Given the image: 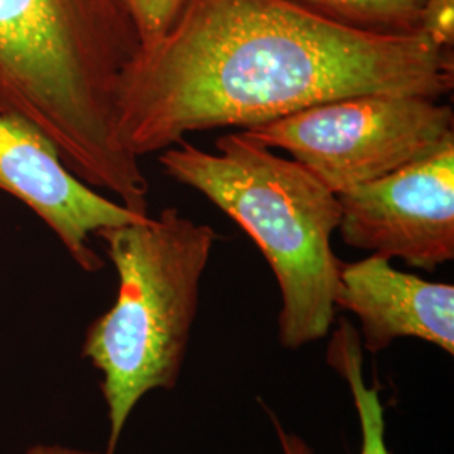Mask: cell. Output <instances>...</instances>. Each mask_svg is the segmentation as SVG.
<instances>
[{"label": "cell", "instance_id": "14", "mask_svg": "<svg viewBox=\"0 0 454 454\" xmlns=\"http://www.w3.org/2000/svg\"><path fill=\"white\" fill-rule=\"evenodd\" d=\"M26 454H99L93 451H82L74 448H66L59 444H35L33 448L27 450Z\"/></svg>", "mask_w": 454, "mask_h": 454}, {"label": "cell", "instance_id": "9", "mask_svg": "<svg viewBox=\"0 0 454 454\" xmlns=\"http://www.w3.org/2000/svg\"><path fill=\"white\" fill-rule=\"evenodd\" d=\"M326 364L347 382L360 422V454H390L386 442V411L380 399V386L365 380L364 348L358 328L347 318L337 320L330 330Z\"/></svg>", "mask_w": 454, "mask_h": 454}, {"label": "cell", "instance_id": "1", "mask_svg": "<svg viewBox=\"0 0 454 454\" xmlns=\"http://www.w3.org/2000/svg\"><path fill=\"white\" fill-rule=\"evenodd\" d=\"M453 52L427 33H358L288 0H187L123 71L118 135L142 159L189 133L246 130L339 98L441 99L453 91Z\"/></svg>", "mask_w": 454, "mask_h": 454}, {"label": "cell", "instance_id": "13", "mask_svg": "<svg viewBox=\"0 0 454 454\" xmlns=\"http://www.w3.org/2000/svg\"><path fill=\"white\" fill-rule=\"evenodd\" d=\"M262 406H264V404H262ZM264 409H266L270 419H271L273 426H275L276 434H278V441H279V446H281L283 454H317L305 439L301 438V436H298V434H294V433H290V431L279 422V419L276 418L275 412H273L270 407L264 406Z\"/></svg>", "mask_w": 454, "mask_h": 454}, {"label": "cell", "instance_id": "5", "mask_svg": "<svg viewBox=\"0 0 454 454\" xmlns=\"http://www.w3.org/2000/svg\"><path fill=\"white\" fill-rule=\"evenodd\" d=\"M285 150L333 194L382 179L454 144V112L438 98H339L243 130Z\"/></svg>", "mask_w": 454, "mask_h": 454}, {"label": "cell", "instance_id": "10", "mask_svg": "<svg viewBox=\"0 0 454 454\" xmlns=\"http://www.w3.org/2000/svg\"><path fill=\"white\" fill-rule=\"evenodd\" d=\"M313 16L375 35L426 33L429 0H288Z\"/></svg>", "mask_w": 454, "mask_h": 454}, {"label": "cell", "instance_id": "6", "mask_svg": "<svg viewBox=\"0 0 454 454\" xmlns=\"http://www.w3.org/2000/svg\"><path fill=\"white\" fill-rule=\"evenodd\" d=\"M341 241L433 273L454 260V144L339 194Z\"/></svg>", "mask_w": 454, "mask_h": 454}, {"label": "cell", "instance_id": "8", "mask_svg": "<svg viewBox=\"0 0 454 454\" xmlns=\"http://www.w3.org/2000/svg\"><path fill=\"white\" fill-rule=\"evenodd\" d=\"M335 309L360 322L364 352L377 356L399 339L427 341L454 354V286L395 270L371 254L339 266Z\"/></svg>", "mask_w": 454, "mask_h": 454}, {"label": "cell", "instance_id": "7", "mask_svg": "<svg viewBox=\"0 0 454 454\" xmlns=\"http://www.w3.org/2000/svg\"><path fill=\"white\" fill-rule=\"evenodd\" d=\"M0 191L31 209L88 273L105 266L91 236L150 217L98 194L67 168L43 131L16 114H0Z\"/></svg>", "mask_w": 454, "mask_h": 454}, {"label": "cell", "instance_id": "12", "mask_svg": "<svg viewBox=\"0 0 454 454\" xmlns=\"http://www.w3.org/2000/svg\"><path fill=\"white\" fill-rule=\"evenodd\" d=\"M424 31L438 44L454 49V0H429Z\"/></svg>", "mask_w": 454, "mask_h": 454}, {"label": "cell", "instance_id": "3", "mask_svg": "<svg viewBox=\"0 0 454 454\" xmlns=\"http://www.w3.org/2000/svg\"><path fill=\"white\" fill-rule=\"evenodd\" d=\"M215 150L185 138L162 150L159 162L167 177L209 199L260 247L281 293V347L298 350L322 340L337 311L340 260L332 238L340 224L339 195L243 130L219 137Z\"/></svg>", "mask_w": 454, "mask_h": 454}, {"label": "cell", "instance_id": "4", "mask_svg": "<svg viewBox=\"0 0 454 454\" xmlns=\"http://www.w3.org/2000/svg\"><path fill=\"white\" fill-rule=\"evenodd\" d=\"M118 275L114 307L90 325L82 357L101 372L114 454L131 411L152 390L179 382L200 281L219 236L177 207L98 234Z\"/></svg>", "mask_w": 454, "mask_h": 454}, {"label": "cell", "instance_id": "2", "mask_svg": "<svg viewBox=\"0 0 454 454\" xmlns=\"http://www.w3.org/2000/svg\"><path fill=\"white\" fill-rule=\"evenodd\" d=\"M140 49L116 0H0V114L43 131L67 168L148 209L140 159L118 135V91Z\"/></svg>", "mask_w": 454, "mask_h": 454}, {"label": "cell", "instance_id": "11", "mask_svg": "<svg viewBox=\"0 0 454 454\" xmlns=\"http://www.w3.org/2000/svg\"><path fill=\"white\" fill-rule=\"evenodd\" d=\"M187 0H116L130 19L140 49L152 48L172 29Z\"/></svg>", "mask_w": 454, "mask_h": 454}]
</instances>
